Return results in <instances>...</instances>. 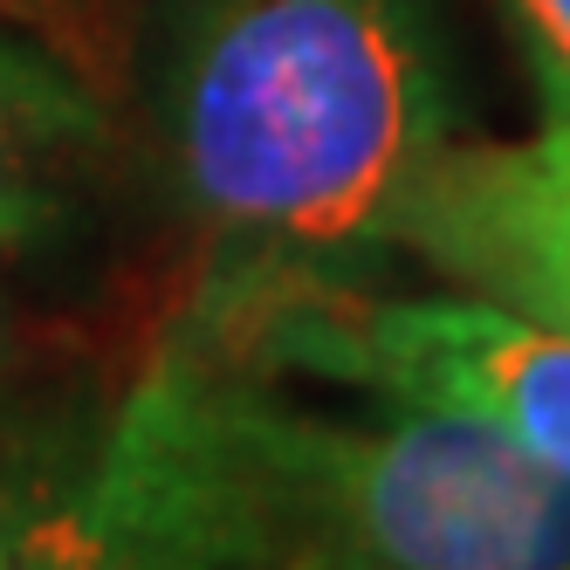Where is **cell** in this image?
I'll use <instances>...</instances> for the list:
<instances>
[{
	"instance_id": "obj_3",
	"label": "cell",
	"mask_w": 570,
	"mask_h": 570,
	"mask_svg": "<svg viewBox=\"0 0 570 570\" xmlns=\"http://www.w3.org/2000/svg\"><path fill=\"white\" fill-rule=\"evenodd\" d=\"M220 357L331 379L372 399L440 405L495 426L570 488V337L474 296L372 303L344 282L282 289L220 309Z\"/></svg>"
},
{
	"instance_id": "obj_8",
	"label": "cell",
	"mask_w": 570,
	"mask_h": 570,
	"mask_svg": "<svg viewBox=\"0 0 570 570\" xmlns=\"http://www.w3.org/2000/svg\"><path fill=\"white\" fill-rule=\"evenodd\" d=\"M0 570H14V563H8V543H0Z\"/></svg>"
},
{
	"instance_id": "obj_1",
	"label": "cell",
	"mask_w": 570,
	"mask_h": 570,
	"mask_svg": "<svg viewBox=\"0 0 570 570\" xmlns=\"http://www.w3.org/2000/svg\"><path fill=\"white\" fill-rule=\"evenodd\" d=\"M76 550L83 570H570V488L440 405L331 413L179 351L110 420Z\"/></svg>"
},
{
	"instance_id": "obj_5",
	"label": "cell",
	"mask_w": 570,
	"mask_h": 570,
	"mask_svg": "<svg viewBox=\"0 0 570 570\" xmlns=\"http://www.w3.org/2000/svg\"><path fill=\"white\" fill-rule=\"evenodd\" d=\"M90 145V90L35 42L21 14H0V248H28L56 227L69 173Z\"/></svg>"
},
{
	"instance_id": "obj_7",
	"label": "cell",
	"mask_w": 570,
	"mask_h": 570,
	"mask_svg": "<svg viewBox=\"0 0 570 570\" xmlns=\"http://www.w3.org/2000/svg\"><path fill=\"white\" fill-rule=\"evenodd\" d=\"M42 0H0V14H35Z\"/></svg>"
},
{
	"instance_id": "obj_4",
	"label": "cell",
	"mask_w": 570,
	"mask_h": 570,
	"mask_svg": "<svg viewBox=\"0 0 570 570\" xmlns=\"http://www.w3.org/2000/svg\"><path fill=\"white\" fill-rule=\"evenodd\" d=\"M461 296L570 337V117H543L515 145H446L399 220Z\"/></svg>"
},
{
	"instance_id": "obj_2",
	"label": "cell",
	"mask_w": 570,
	"mask_h": 570,
	"mask_svg": "<svg viewBox=\"0 0 570 570\" xmlns=\"http://www.w3.org/2000/svg\"><path fill=\"white\" fill-rule=\"evenodd\" d=\"M166 131L186 207L227 255L214 309H234L399 248L454 110L420 0H193Z\"/></svg>"
},
{
	"instance_id": "obj_6",
	"label": "cell",
	"mask_w": 570,
	"mask_h": 570,
	"mask_svg": "<svg viewBox=\"0 0 570 570\" xmlns=\"http://www.w3.org/2000/svg\"><path fill=\"white\" fill-rule=\"evenodd\" d=\"M509 28L537 69L543 117H570V0H502Z\"/></svg>"
}]
</instances>
